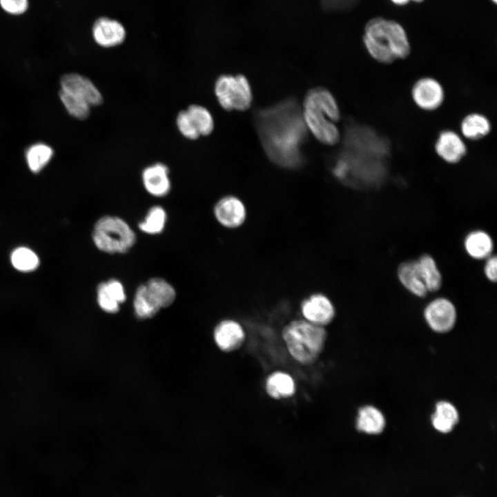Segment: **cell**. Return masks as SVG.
Listing matches in <instances>:
<instances>
[{"mask_svg": "<svg viewBox=\"0 0 497 497\" xmlns=\"http://www.w3.org/2000/svg\"><path fill=\"white\" fill-rule=\"evenodd\" d=\"M266 390L268 394L275 399L288 398L295 392V383L291 376L277 371L267 378Z\"/></svg>", "mask_w": 497, "mask_h": 497, "instance_id": "603a6c76", "label": "cell"}, {"mask_svg": "<svg viewBox=\"0 0 497 497\" xmlns=\"http://www.w3.org/2000/svg\"><path fill=\"white\" fill-rule=\"evenodd\" d=\"M52 155V148L42 143L32 145L26 154L28 166L33 173L41 170L50 162Z\"/></svg>", "mask_w": 497, "mask_h": 497, "instance_id": "4316f807", "label": "cell"}, {"mask_svg": "<svg viewBox=\"0 0 497 497\" xmlns=\"http://www.w3.org/2000/svg\"><path fill=\"white\" fill-rule=\"evenodd\" d=\"M213 213L217 221L229 228L242 226L246 217V209L243 202L233 195L220 199L215 204Z\"/></svg>", "mask_w": 497, "mask_h": 497, "instance_id": "30bf717a", "label": "cell"}, {"mask_svg": "<svg viewBox=\"0 0 497 497\" xmlns=\"http://www.w3.org/2000/svg\"><path fill=\"white\" fill-rule=\"evenodd\" d=\"M92 36L95 41L100 46L111 48L124 42L126 30L119 21L107 17H101L93 24Z\"/></svg>", "mask_w": 497, "mask_h": 497, "instance_id": "7c38bea8", "label": "cell"}, {"mask_svg": "<svg viewBox=\"0 0 497 497\" xmlns=\"http://www.w3.org/2000/svg\"><path fill=\"white\" fill-rule=\"evenodd\" d=\"M61 89L86 101L90 106L100 105L103 97L94 83L77 73H69L61 77Z\"/></svg>", "mask_w": 497, "mask_h": 497, "instance_id": "8fae6325", "label": "cell"}, {"mask_svg": "<svg viewBox=\"0 0 497 497\" xmlns=\"http://www.w3.org/2000/svg\"><path fill=\"white\" fill-rule=\"evenodd\" d=\"M489 120L480 113H471L465 116L460 124L462 135L470 140L476 141L486 137L491 131Z\"/></svg>", "mask_w": 497, "mask_h": 497, "instance_id": "44dd1931", "label": "cell"}, {"mask_svg": "<svg viewBox=\"0 0 497 497\" xmlns=\"http://www.w3.org/2000/svg\"><path fill=\"white\" fill-rule=\"evenodd\" d=\"M215 94L220 106L227 110H245L253 95L247 79L242 75H223L215 84Z\"/></svg>", "mask_w": 497, "mask_h": 497, "instance_id": "8992f818", "label": "cell"}, {"mask_svg": "<svg viewBox=\"0 0 497 497\" xmlns=\"http://www.w3.org/2000/svg\"><path fill=\"white\" fill-rule=\"evenodd\" d=\"M302 115L306 127L320 142L333 145L339 142L340 132L335 123L340 119V109L327 89L316 88L309 91Z\"/></svg>", "mask_w": 497, "mask_h": 497, "instance_id": "3957f363", "label": "cell"}, {"mask_svg": "<svg viewBox=\"0 0 497 497\" xmlns=\"http://www.w3.org/2000/svg\"><path fill=\"white\" fill-rule=\"evenodd\" d=\"M254 120L263 148L273 162L289 169L303 164L301 146L306 137V127L295 99H287L257 110Z\"/></svg>", "mask_w": 497, "mask_h": 497, "instance_id": "6da1fadb", "label": "cell"}, {"mask_svg": "<svg viewBox=\"0 0 497 497\" xmlns=\"http://www.w3.org/2000/svg\"><path fill=\"white\" fill-rule=\"evenodd\" d=\"M200 136L211 134L214 128V120L211 113L204 106L192 104L186 109Z\"/></svg>", "mask_w": 497, "mask_h": 497, "instance_id": "83f0119b", "label": "cell"}, {"mask_svg": "<svg viewBox=\"0 0 497 497\" xmlns=\"http://www.w3.org/2000/svg\"><path fill=\"white\" fill-rule=\"evenodd\" d=\"M411 97L417 106L427 111L438 109L443 103L445 92L442 85L432 77H422L415 82Z\"/></svg>", "mask_w": 497, "mask_h": 497, "instance_id": "ba28073f", "label": "cell"}, {"mask_svg": "<svg viewBox=\"0 0 497 497\" xmlns=\"http://www.w3.org/2000/svg\"><path fill=\"white\" fill-rule=\"evenodd\" d=\"M29 6L28 0H0V7L6 13L19 16L24 14Z\"/></svg>", "mask_w": 497, "mask_h": 497, "instance_id": "1f68e13d", "label": "cell"}, {"mask_svg": "<svg viewBox=\"0 0 497 497\" xmlns=\"http://www.w3.org/2000/svg\"><path fill=\"white\" fill-rule=\"evenodd\" d=\"M135 315L142 320L155 316L160 310L150 298L145 284L137 286L133 300Z\"/></svg>", "mask_w": 497, "mask_h": 497, "instance_id": "484cf974", "label": "cell"}, {"mask_svg": "<svg viewBox=\"0 0 497 497\" xmlns=\"http://www.w3.org/2000/svg\"><path fill=\"white\" fill-rule=\"evenodd\" d=\"M428 325L436 332H447L454 326L457 312L454 303L449 299L440 297L431 300L424 310Z\"/></svg>", "mask_w": 497, "mask_h": 497, "instance_id": "52a82bcc", "label": "cell"}, {"mask_svg": "<svg viewBox=\"0 0 497 497\" xmlns=\"http://www.w3.org/2000/svg\"><path fill=\"white\" fill-rule=\"evenodd\" d=\"M244 338V332L241 325L231 320L220 322L214 331V338L217 345L221 350L226 352L240 348Z\"/></svg>", "mask_w": 497, "mask_h": 497, "instance_id": "2e32d148", "label": "cell"}, {"mask_svg": "<svg viewBox=\"0 0 497 497\" xmlns=\"http://www.w3.org/2000/svg\"><path fill=\"white\" fill-rule=\"evenodd\" d=\"M287 349L299 362L303 364L313 363L322 353L327 338L322 327L307 320H294L282 331Z\"/></svg>", "mask_w": 497, "mask_h": 497, "instance_id": "277c9868", "label": "cell"}, {"mask_svg": "<svg viewBox=\"0 0 497 497\" xmlns=\"http://www.w3.org/2000/svg\"><path fill=\"white\" fill-rule=\"evenodd\" d=\"M491 1H492L493 2H494L495 3H496V1H497V0H491Z\"/></svg>", "mask_w": 497, "mask_h": 497, "instance_id": "d590c367", "label": "cell"}, {"mask_svg": "<svg viewBox=\"0 0 497 497\" xmlns=\"http://www.w3.org/2000/svg\"><path fill=\"white\" fill-rule=\"evenodd\" d=\"M485 260L483 273L486 278L491 282L497 280V258L494 255H490Z\"/></svg>", "mask_w": 497, "mask_h": 497, "instance_id": "d6a6232c", "label": "cell"}, {"mask_svg": "<svg viewBox=\"0 0 497 497\" xmlns=\"http://www.w3.org/2000/svg\"><path fill=\"white\" fill-rule=\"evenodd\" d=\"M177 128L186 138L195 140L200 137L186 110H181L176 119Z\"/></svg>", "mask_w": 497, "mask_h": 497, "instance_id": "4dcf8cb0", "label": "cell"}, {"mask_svg": "<svg viewBox=\"0 0 497 497\" xmlns=\"http://www.w3.org/2000/svg\"><path fill=\"white\" fill-rule=\"evenodd\" d=\"M12 266L18 271L28 272L37 268L39 260L36 253L26 247L14 249L10 257Z\"/></svg>", "mask_w": 497, "mask_h": 497, "instance_id": "f546056e", "label": "cell"}, {"mask_svg": "<svg viewBox=\"0 0 497 497\" xmlns=\"http://www.w3.org/2000/svg\"><path fill=\"white\" fill-rule=\"evenodd\" d=\"M393 3L396 5L403 6L407 4L409 0H391Z\"/></svg>", "mask_w": 497, "mask_h": 497, "instance_id": "836d02e7", "label": "cell"}, {"mask_svg": "<svg viewBox=\"0 0 497 497\" xmlns=\"http://www.w3.org/2000/svg\"><path fill=\"white\" fill-rule=\"evenodd\" d=\"M301 311L306 320L324 327L335 316V308L330 299L322 293H314L303 300Z\"/></svg>", "mask_w": 497, "mask_h": 497, "instance_id": "9c48e42d", "label": "cell"}, {"mask_svg": "<svg viewBox=\"0 0 497 497\" xmlns=\"http://www.w3.org/2000/svg\"><path fill=\"white\" fill-rule=\"evenodd\" d=\"M435 150L437 155L449 164L458 163L467 153V147L462 138L451 130L440 133Z\"/></svg>", "mask_w": 497, "mask_h": 497, "instance_id": "4fadbf2b", "label": "cell"}, {"mask_svg": "<svg viewBox=\"0 0 497 497\" xmlns=\"http://www.w3.org/2000/svg\"><path fill=\"white\" fill-rule=\"evenodd\" d=\"M126 300L124 286L121 282L117 279H110L99 283L97 286V304L106 313H117L119 310V305Z\"/></svg>", "mask_w": 497, "mask_h": 497, "instance_id": "9a60e30c", "label": "cell"}, {"mask_svg": "<svg viewBox=\"0 0 497 497\" xmlns=\"http://www.w3.org/2000/svg\"><path fill=\"white\" fill-rule=\"evenodd\" d=\"M464 248L472 259L485 260L492 255L494 241L490 235L483 230L469 232L464 239Z\"/></svg>", "mask_w": 497, "mask_h": 497, "instance_id": "e0dca14e", "label": "cell"}, {"mask_svg": "<svg viewBox=\"0 0 497 497\" xmlns=\"http://www.w3.org/2000/svg\"><path fill=\"white\" fill-rule=\"evenodd\" d=\"M384 425V418L376 407L365 406L359 410L356 424L358 430L369 434H377L382 431Z\"/></svg>", "mask_w": 497, "mask_h": 497, "instance_id": "7402d4cb", "label": "cell"}, {"mask_svg": "<svg viewBox=\"0 0 497 497\" xmlns=\"http://www.w3.org/2000/svg\"><path fill=\"white\" fill-rule=\"evenodd\" d=\"M397 275L400 283L410 293L418 297H425L428 291L420 275L416 260L402 262L398 267Z\"/></svg>", "mask_w": 497, "mask_h": 497, "instance_id": "ac0fdd59", "label": "cell"}, {"mask_svg": "<svg viewBox=\"0 0 497 497\" xmlns=\"http://www.w3.org/2000/svg\"><path fill=\"white\" fill-rule=\"evenodd\" d=\"M147 291L159 309L171 305L176 298V291L166 280L153 277L145 283Z\"/></svg>", "mask_w": 497, "mask_h": 497, "instance_id": "ffe728a7", "label": "cell"}, {"mask_svg": "<svg viewBox=\"0 0 497 497\" xmlns=\"http://www.w3.org/2000/svg\"><path fill=\"white\" fill-rule=\"evenodd\" d=\"M92 238L95 246L108 254H122L130 250L136 242V235L122 218L104 215L95 223Z\"/></svg>", "mask_w": 497, "mask_h": 497, "instance_id": "5b68a950", "label": "cell"}, {"mask_svg": "<svg viewBox=\"0 0 497 497\" xmlns=\"http://www.w3.org/2000/svg\"><path fill=\"white\" fill-rule=\"evenodd\" d=\"M412 1H416V2H421V1H422L423 0H412Z\"/></svg>", "mask_w": 497, "mask_h": 497, "instance_id": "e575fe53", "label": "cell"}, {"mask_svg": "<svg viewBox=\"0 0 497 497\" xmlns=\"http://www.w3.org/2000/svg\"><path fill=\"white\" fill-rule=\"evenodd\" d=\"M416 262L428 293L438 291L442 284V276L434 258L429 254H423Z\"/></svg>", "mask_w": 497, "mask_h": 497, "instance_id": "d6986e66", "label": "cell"}, {"mask_svg": "<svg viewBox=\"0 0 497 497\" xmlns=\"http://www.w3.org/2000/svg\"><path fill=\"white\" fill-rule=\"evenodd\" d=\"M458 421V413L454 405L444 401L436 405L432 416V424L436 429L442 433L449 432Z\"/></svg>", "mask_w": 497, "mask_h": 497, "instance_id": "cb8c5ba5", "label": "cell"}, {"mask_svg": "<svg viewBox=\"0 0 497 497\" xmlns=\"http://www.w3.org/2000/svg\"><path fill=\"white\" fill-rule=\"evenodd\" d=\"M168 173V167L162 163H156L145 168L142 173V179L146 191L157 197L168 194L171 188Z\"/></svg>", "mask_w": 497, "mask_h": 497, "instance_id": "5bb4252c", "label": "cell"}, {"mask_svg": "<svg viewBox=\"0 0 497 497\" xmlns=\"http://www.w3.org/2000/svg\"><path fill=\"white\" fill-rule=\"evenodd\" d=\"M363 41L369 55L388 64L407 57L410 44L404 28L397 22L382 18L370 20L364 28Z\"/></svg>", "mask_w": 497, "mask_h": 497, "instance_id": "7a4b0ae2", "label": "cell"}, {"mask_svg": "<svg viewBox=\"0 0 497 497\" xmlns=\"http://www.w3.org/2000/svg\"><path fill=\"white\" fill-rule=\"evenodd\" d=\"M167 214L165 209L160 206L150 208L145 217L138 224L139 230L148 235L161 233L166 226Z\"/></svg>", "mask_w": 497, "mask_h": 497, "instance_id": "d4e9b609", "label": "cell"}, {"mask_svg": "<svg viewBox=\"0 0 497 497\" xmlns=\"http://www.w3.org/2000/svg\"><path fill=\"white\" fill-rule=\"evenodd\" d=\"M59 95L70 115L81 120L89 116L90 106L86 101L63 89H61Z\"/></svg>", "mask_w": 497, "mask_h": 497, "instance_id": "f1b7e54d", "label": "cell"}]
</instances>
